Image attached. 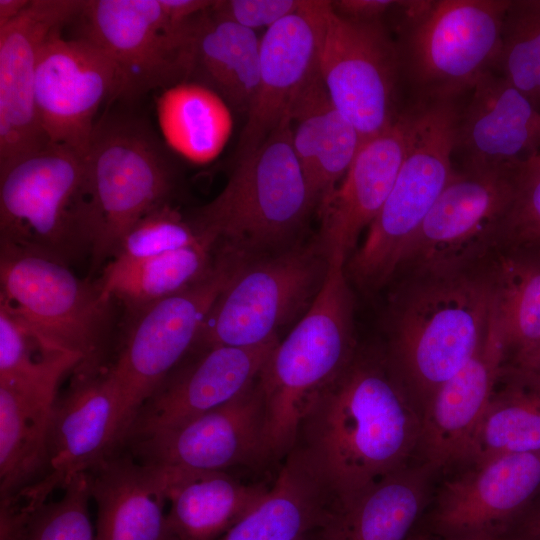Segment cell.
Here are the masks:
<instances>
[{
    "label": "cell",
    "mask_w": 540,
    "mask_h": 540,
    "mask_svg": "<svg viewBox=\"0 0 540 540\" xmlns=\"http://www.w3.org/2000/svg\"><path fill=\"white\" fill-rule=\"evenodd\" d=\"M54 405L0 385V500L16 496L48 476Z\"/></svg>",
    "instance_id": "32"
},
{
    "label": "cell",
    "mask_w": 540,
    "mask_h": 540,
    "mask_svg": "<svg viewBox=\"0 0 540 540\" xmlns=\"http://www.w3.org/2000/svg\"><path fill=\"white\" fill-rule=\"evenodd\" d=\"M345 264L341 255L328 258L319 292L286 338L278 342L259 376L272 460L293 450L309 402L357 351L354 300Z\"/></svg>",
    "instance_id": "4"
},
{
    "label": "cell",
    "mask_w": 540,
    "mask_h": 540,
    "mask_svg": "<svg viewBox=\"0 0 540 540\" xmlns=\"http://www.w3.org/2000/svg\"><path fill=\"white\" fill-rule=\"evenodd\" d=\"M218 254L217 245L206 239L135 263L109 262L98 283L107 297L134 314L200 281L214 268Z\"/></svg>",
    "instance_id": "33"
},
{
    "label": "cell",
    "mask_w": 540,
    "mask_h": 540,
    "mask_svg": "<svg viewBox=\"0 0 540 540\" xmlns=\"http://www.w3.org/2000/svg\"><path fill=\"white\" fill-rule=\"evenodd\" d=\"M321 3L303 0L297 11L262 36L258 88L239 138L237 159L254 151L289 118L297 96L319 71Z\"/></svg>",
    "instance_id": "21"
},
{
    "label": "cell",
    "mask_w": 540,
    "mask_h": 540,
    "mask_svg": "<svg viewBox=\"0 0 540 540\" xmlns=\"http://www.w3.org/2000/svg\"><path fill=\"white\" fill-rule=\"evenodd\" d=\"M313 209L286 118L254 151L237 159L221 192L189 217L219 249L251 260L293 246Z\"/></svg>",
    "instance_id": "3"
},
{
    "label": "cell",
    "mask_w": 540,
    "mask_h": 540,
    "mask_svg": "<svg viewBox=\"0 0 540 540\" xmlns=\"http://www.w3.org/2000/svg\"><path fill=\"white\" fill-rule=\"evenodd\" d=\"M492 540H506V539H492Z\"/></svg>",
    "instance_id": "48"
},
{
    "label": "cell",
    "mask_w": 540,
    "mask_h": 540,
    "mask_svg": "<svg viewBox=\"0 0 540 540\" xmlns=\"http://www.w3.org/2000/svg\"><path fill=\"white\" fill-rule=\"evenodd\" d=\"M493 257L394 280L385 354L422 412L484 342L495 300Z\"/></svg>",
    "instance_id": "2"
},
{
    "label": "cell",
    "mask_w": 540,
    "mask_h": 540,
    "mask_svg": "<svg viewBox=\"0 0 540 540\" xmlns=\"http://www.w3.org/2000/svg\"><path fill=\"white\" fill-rule=\"evenodd\" d=\"M244 261L219 251L200 281L133 314L117 357L105 370L120 402V444L141 405L192 351L212 306Z\"/></svg>",
    "instance_id": "10"
},
{
    "label": "cell",
    "mask_w": 540,
    "mask_h": 540,
    "mask_svg": "<svg viewBox=\"0 0 540 540\" xmlns=\"http://www.w3.org/2000/svg\"><path fill=\"white\" fill-rule=\"evenodd\" d=\"M421 422L385 352L356 351L309 402L293 449L338 507L409 464Z\"/></svg>",
    "instance_id": "1"
},
{
    "label": "cell",
    "mask_w": 540,
    "mask_h": 540,
    "mask_svg": "<svg viewBox=\"0 0 540 540\" xmlns=\"http://www.w3.org/2000/svg\"><path fill=\"white\" fill-rule=\"evenodd\" d=\"M540 494V451L464 466L434 494L429 524L440 540L503 539Z\"/></svg>",
    "instance_id": "15"
},
{
    "label": "cell",
    "mask_w": 540,
    "mask_h": 540,
    "mask_svg": "<svg viewBox=\"0 0 540 540\" xmlns=\"http://www.w3.org/2000/svg\"><path fill=\"white\" fill-rule=\"evenodd\" d=\"M86 472L97 508L94 540H166L165 468L116 450Z\"/></svg>",
    "instance_id": "25"
},
{
    "label": "cell",
    "mask_w": 540,
    "mask_h": 540,
    "mask_svg": "<svg viewBox=\"0 0 540 540\" xmlns=\"http://www.w3.org/2000/svg\"><path fill=\"white\" fill-rule=\"evenodd\" d=\"M158 125L170 150L196 164L223 151L233 129L229 105L210 88L183 81L163 89L155 101Z\"/></svg>",
    "instance_id": "31"
},
{
    "label": "cell",
    "mask_w": 540,
    "mask_h": 540,
    "mask_svg": "<svg viewBox=\"0 0 540 540\" xmlns=\"http://www.w3.org/2000/svg\"><path fill=\"white\" fill-rule=\"evenodd\" d=\"M318 65L332 102L355 126L363 144L400 115V52L382 20H350L336 13L331 1L322 0Z\"/></svg>",
    "instance_id": "12"
},
{
    "label": "cell",
    "mask_w": 540,
    "mask_h": 540,
    "mask_svg": "<svg viewBox=\"0 0 540 540\" xmlns=\"http://www.w3.org/2000/svg\"><path fill=\"white\" fill-rule=\"evenodd\" d=\"M87 472L73 476L56 500L0 501V540H94Z\"/></svg>",
    "instance_id": "37"
},
{
    "label": "cell",
    "mask_w": 540,
    "mask_h": 540,
    "mask_svg": "<svg viewBox=\"0 0 540 540\" xmlns=\"http://www.w3.org/2000/svg\"><path fill=\"white\" fill-rule=\"evenodd\" d=\"M31 0H0V27L19 17Z\"/></svg>",
    "instance_id": "45"
},
{
    "label": "cell",
    "mask_w": 540,
    "mask_h": 540,
    "mask_svg": "<svg viewBox=\"0 0 540 540\" xmlns=\"http://www.w3.org/2000/svg\"><path fill=\"white\" fill-rule=\"evenodd\" d=\"M194 18L177 20L163 0H85L76 19L79 37L116 68L121 100L132 101L187 81V37Z\"/></svg>",
    "instance_id": "13"
},
{
    "label": "cell",
    "mask_w": 540,
    "mask_h": 540,
    "mask_svg": "<svg viewBox=\"0 0 540 540\" xmlns=\"http://www.w3.org/2000/svg\"><path fill=\"white\" fill-rule=\"evenodd\" d=\"M81 358L44 343L0 303V385L54 405L61 380Z\"/></svg>",
    "instance_id": "36"
},
{
    "label": "cell",
    "mask_w": 540,
    "mask_h": 540,
    "mask_svg": "<svg viewBox=\"0 0 540 540\" xmlns=\"http://www.w3.org/2000/svg\"><path fill=\"white\" fill-rule=\"evenodd\" d=\"M512 530L513 537L506 540H540V498L531 504Z\"/></svg>",
    "instance_id": "44"
},
{
    "label": "cell",
    "mask_w": 540,
    "mask_h": 540,
    "mask_svg": "<svg viewBox=\"0 0 540 540\" xmlns=\"http://www.w3.org/2000/svg\"><path fill=\"white\" fill-rule=\"evenodd\" d=\"M327 269L328 257L316 240L244 261L212 306L192 351L278 338L279 328L311 305Z\"/></svg>",
    "instance_id": "9"
},
{
    "label": "cell",
    "mask_w": 540,
    "mask_h": 540,
    "mask_svg": "<svg viewBox=\"0 0 540 540\" xmlns=\"http://www.w3.org/2000/svg\"><path fill=\"white\" fill-rule=\"evenodd\" d=\"M126 444L143 463L182 470L226 471L272 460L258 380L236 398L178 428Z\"/></svg>",
    "instance_id": "17"
},
{
    "label": "cell",
    "mask_w": 540,
    "mask_h": 540,
    "mask_svg": "<svg viewBox=\"0 0 540 540\" xmlns=\"http://www.w3.org/2000/svg\"><path fill=\"white\" fill-rule=\"evenodd\" d=\"M495 70L540 110V0L510 1Z\"/></svg>",
    "instance_id": "38"
},
{
    "label": "cell",
    "mask_w": 540,
    "mask_h": 540,
    "mask_svg": "<svg viewBox=\"0 0 540 540\" xmlns=\"http://www.w3.org/2000/svg\"><path fill=\"white\" fill-rule=\"evenodd\" d=\"M289 119L293 150L320 210L357 156L361 136L332 102L319 71L297 96Z\"/></svg>",
    "instance_id": "26"
},
{
    "label": "cell",
    "mask_w": 540,
    "mask_h": 540,
    "mask_svg": "<svg viewBox=\"0 0 540 540\" xmlns=\"http://www.w3.org/2000/svg\"><path fill=\"white\" fill-rule=\"evenodd\" d=\"M510 1L439 0L399 29L402 73L423 101L456 99L495 71Z\"/></svg>",
    "instance_id": "11"
},
{
    "label": "cell",
    "mask_w": 540,
    "mask_h": 540,
    "mask_svg": "<svg viewBox=\"0 0 540 540\" xmlns=\"http://www.w3.org/2000/svg\"><path fill=\"white\" fill-rule=\"evenodd\" d=\"M407 540H428L423 534H411Z\"/></svg>",
    "instance_id": "46"
},
{
    "label": "cell",
    "mask_w": 540,
    "mask_h": 540,
    "mask_svg": "<svg viewBox=\"0 0 540 540\" xmlns=\"http://www.w3.org/2000/svg\"><path fill=\"white\" fill-rule=\"evenodd\" d=\"M162 140L130 111L113 108L98 118L85 153L97 219L91 271L110 261L137 220L170 202L176 170Z\"/></svg>",
    "instance_id": "7"
},
{
    "label": "cell",
    "mask_w": 540,
    "mask_h": 540,
    "mask_svg": "<svg viewBox=\"0 0 540 540\" xmlns=\"http://www.w3.org/2000/svg\"><path fill=\"white\" fill-rule=\"evenodd\" d=\"M533 246H540V243L539 244H536V245H533ZM531 247V246H530Z\"/></svg>",
    "instance_id": "49"
},
{
    "label": "cell",
    "mask_w": 540,
    "mask_h": 540,
    "mask_svg": "<svg viewBox=\"0 0 540 540\" xmlns=\"http://www.w3.org/2000/svg\"><path fill=\"white\" fill-rule=\"evenodd\" d=\"M206 239L211 240L199 232L190 217H184L170 202H166L147 212L130 227L109 262L135 263Z\"/></svg>",
    "instance_id": "39"
},
{
    "label": "cell",
    "mask_w": 540,
    "mask_h": 540,
    "mask_svg": "<svg viewBox=\"0 0 540 540\" xmlns=\"http://www.w3.org/2000/svg\"><path fill=\"white\" fill-rule=\"evenodd\" d=\"M278 342L196 351L192 362L178 365L141 405L121 446L178 428L236 398L258 380Z\"/></svg>",
    "instance_id": "18"
},
{
    "label": "cell",
    "mask_w": 540,
    "mask_h": 540,
    "mask_svg": "<svg viewBox=\"0 0 540 540\" xmlns=\"http://www.w3.org/2000/svg\"><path fill=\"white\" fill-rule=\"evenodd\" d=\"M303 0H218L211 10L218 16L251 30L269 28L297 11Z\"/></svg>",
    "instance_id": "41"
},
{
    "label": "cell",
    "mask_w": 540,
    "mask_h": 540,
    "mask_svg": "<svg viewBox=\"0 0 540 540\" xmlns=\"http://www.w3.org/2000/svg\"><path fill=\"white\" fill-rule=\"evenodd\" d=\"M398 1L392 0H337L331 1L333 10L340 16L355 21L382 20L395 8Z\"/></svg>",
    "instance_id": "42"
},
{
    "label": "cell",
    "mask_w": 540,
    "mask_h": 540,
    "mask_svg": "<svg viewBox=\"0 0 540 540\" xmlns=\"http://www.w3.org/2000/svg\"><path fill=\"white\" fill-rule=\"evenodd\" d=\"M434 475L420 462L390 473L349 503L333 507L317 540H407L431 503Z\"/></svg>",
    "instance_id": "27"
},
{
    "label": "cell",
    "mask_w": 540,
    "mask_h": 540,
    "mask_svg": "<svg viewBox=\"0 0 540 540\" xmlns=\"http://www.w3.org/2000/svg\"><path fill=\"white\" fill-rule=\"evenodd\" d=\"M297 540H308V539H307V536H304V537H301V538H299Z\"/></svg>",
    "instance_id": "47"
},
{
    "label": "cell",
    "mask_w": 540,
    "mask_h": 540,
    "mask_svg": "<svg viewBox=\"0 0 540 540\" xmlns=\"http://www.w3.org/2000/svg\"><path fill=\"white\" fill-rule=\"evenodd\" d=\"M332 508V500L293 449L262 501L218 540H297L320 529Z\"/></svg>",
    "instance_id": "30"
},
{
    "label": "cell",
    "mask_w": 540,
    "mask_h": 540,
    "mask_svg": "<svg viewBox=\"0 0 540 540\" xmlns=\"http://www.w3.org/2000/svg\"><path fill=\"white\" fill-rule=\"evenodd\" d=\"M535 451H540V390L503 368L456 469Z\"/></svg>",
    "instance_id": "34"
},
{
    "label": "cell",
    "mask_w": 540,
    "mask_h": 540,
    "mask_svg": "<svg viewBox=\"0 0 540 540\" xmlns=\"http://www.w3.org/2000/svg\"><path fill=\"white\" fill-rule=\"evenodd\" d=\"M120 441V402L106 371L74 374L68 391L53 407L49 474L34 488L49 497L116 451Z\"/></svg>",
    "instance_id": "24"
},
{
    "label": "cell",
    "mask_w": 540,
    "mask_h": 540,
    "mask_svg": "<svg viewBox=\"0 0 540 540\" xmlns=\"http://www.w3.org/2000/svg\"><path fill=\"white\" fill-rule=\"evenodd\" d=\"M85 0H31L0 27V170L45 147L35 103L36 67L48 35L80 14Z\"/></svg>",
    "instance_id": "19"
},
{
    "label": "cell",
    "mask_w": 540,
    "mask_h": 540,
    "mask_svg": "<svg viewBox=\"0 0 540 540\" xmlns=\"http://www.w3.org/2000/svg\"><path fill=\"white\" fill-rule=\"evenodd\" d=\"M0 303L47 345L78 355L74 374L104 371L113 299L44 253L0 243Z\"/></svg>",
    "instance_id": "6"
},
{
    "label": "cell",
    "mask_w": 540,
    "mask_h": 540,
    "mask_svg": "<svg viewBox=\"0 0 540 540\" xmlns=\"http://www.w3.org/2000/svg\"><path fill=\"white\" fill-rule=\"evenodd\" d=\"M515 171H455L411 239L394 280L492 255L498 223L513 197Z\"/></svg>",
    "instance_id": "14"
},
{
    "label": "cell",
    "mask_w": 540,
    "mask_h": 540,
    "mask_svg": "<svg viewBox=\"0 0 540 540\" xmlns=\"http://www.w3.org/2000/svg\"><path fill=\"white\" fill-rule=\"evenodd\" d=\"M505 369L540 390V345L507 361Z\"/></svg>",
    "instance_id": "43"
},
{
    "label": "cell",
    "mask_w": 540,
    "mask_h": 540,
    "mask_svg": "<svg viewBox=\"0 0 540 540\" xmlns=\"http://www.w3.org/2000/svg\"><path fill=\"white\" fill-rule=\"evenodd\" d=\"M493 274L507 362L540 345V246L496 251Z\"/></svg>",
    "instance_id": "35"
},
{
    "label": "cell",
    "mask_w": 540,
    "mask_h": 540,
    "mask_svg": "<svg viewBox=\"0 0 540 540\" xmlns=\"http://www.w3.org/2000/svg\"><path fill=\"white\" fill-rule=\"evenodd\" d=\"M167 478L166 540H218L255 508L269 488L225 471L163 467Z\"/></svg>",
    "instance_id": "29"
},
{
    "label": "cell",
    "mask_w": 540,
    "mask_h": 540,
    "mask_svg": "<svg viewBox=\"0 0 540 540\" xmlns=\"http://www.w3.org/2000/svg\"><path fill=\"white\" fill-rule=\"evenodd\" d=\"M96 236L85 155L49 142L0 170V243L69 265L91 256Z\"/></svg>",
    "instance_id": "5"
},
{
    "label": "cell",
    "mask_w": 540,
    "mask_h": 540,
    "mask_svg": "<svg viewBox=\"0 0 540 540\" xmlns=\"http://www.w3.org/2000/svg\"><path fill=\"white\" fill-rule=\"evenodd\" d=\"M408 151L380 212L363 243L345 264L349 280L364 290L392 282L404 253L455 173L456 99L420 101Z\"/></svg>",
    "instance_id": "8"
},
{
    "label": "cell",
    "mask_w": 540,
    "mask_h": 540,
    "mask_svg": "<svg viewBox=\"0 0 540 540\" xmlns=\"http://www.w3.org/2000/svg\"><path fill=\"white\" fill-rule=\"evenodd\" d=\"M506 363L494 306L480 349L432 395L422 412L416 454L437 474L456 469Z\"/></svg>",
    "instance_id": "22"
},
{
    "label": "cell",
    "mask_w": 540,
    "mask_h": 540,
    "mask_svg": "<svg viewBox=\"0 0 540 540\" xmlns=\"http://www.w3.org/2000/svg\"><path fill=\"white\" fill-rule=\"evenodd\" d=\"M420 103L401 111L381 134L365 142L346 175L319 210L321 227L316 242L327 257L346 261L356 243L380 212L408 151Z\"/></svg>",
    "instance_id": "20"
},
{
    "label": "cell",
    "mask_w": 540,
    "mask_h": 540,
    "mask_svg": "<svg viewBox=\"0 0 540 540\" xmlns=\"http://www.w3.org/2000/svg\"><path fill=\"white\" fill-rule=\"evenodd\" d=\"M211 7L189 26L187 81L210 88L230 108L247 114L259 83L261 38L216 15Z\"/></svg>",
    "instance_id": "28"
},
{
    "label": "cell",
    "mask_w": 540,
    "mask_h": 540,
    "mask_svg": "<svg viewBox=\"0 0 540 540\" xmlns=\"http://www.w3.org/2000/svg\"><path fill=\"white\" fill-rule=\"evenodd\" d=\"M62 29L51 32L39 51L36 109L50 143L85 155L99 108L106 100L121 99V82L103 53L82 37L64 38Z\"/></svg>",
    "instance_id": "16"
},
{
    "label": "cell",
    "mask_w": 540,
    "mask_h": 540,
    "mask_svg": "<svg viewBox=\"0 0 540 540\" xmlns=\"http://www.w3.org/2000/svg\"><path fill=\"white\" fill-rule=\"evenodd\" d=\"M540 243V152L521 161L515 171L512 200L501 217L496 250L506 251Z\"/></svg>",
    "instance_id": "40"
},
{
    "label": "cell",
    "mask_w": 540,
    "mask_h": 540,
    "mask_svg": "<svg viewBox=\"0 0 540 540\" xmlns=\"http://www.w3.org/2000/svg\"><path fill=\"white\" fill-rule=\"evenodd\" d=\"M471 91L456 132L455 151L463 159V170H512L539 151L540 110L522 92L495 71Z\"/></svg>",
    "instance_id": "23"
}]
</instances>
